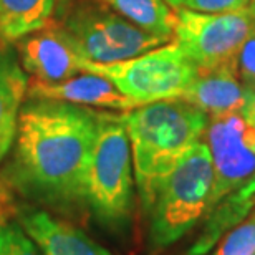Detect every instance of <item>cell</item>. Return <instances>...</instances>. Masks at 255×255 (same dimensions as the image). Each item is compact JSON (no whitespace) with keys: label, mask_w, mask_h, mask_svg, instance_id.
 Instances as JSON below:
<instances>
[{"label":"cell","mask_w":255,"mask_h":255,"mask_svg":"<svg viewBox=\"0 0 255 255\" xmlns=\"http://www.w3.org/2000/svg\"><path fill=\"white\" fill-rule=\"evenodd\" d=\"M255 207V179L249 184L242 186L241 189L234 191L219 201L209 211L207 222L204 224L201 236L187 255H207L211 249L219 242V239L226 236L227 231H232L242 221H246L249 214Z\"/></svg>","instance_id":"5bb4252c"},{"label":"cell","mask_w":255,"mask_h":255,"mask_svg":"<svg viewBox=\"0 0 255 255\" xmlns=\"http://www.w3.org/2000/svg\"><path fill=\"white\" fill-rule=\"evenodd\" d=\"M27 88V71L18 63L15 53L8 48H0V161L13 144Z\"/></svg>","instance_id":"4fadbf2b"},{"label":"cell","mask_w":255,"mask_h":255,"mask_svg":"<svg viewBox=\"0 0 255 255\" xmlns=\"http://www.w3.org/2000/svg\"><path fill=\"white\" fill-rule=\"evenodd\" d=\"M164 2H167V0H164Z\"/></svg>","instance_id":"603a6c76"},{"label":"cell","mask_w":255,"mask_h":255,"mask_svg":"<svg viewBox=\"0 0 255 255\" xmlns=\"http://www.w3.org/2000/svg\"><path fill=\"white\" fill-rule=\"evenodd\" d=\"M17 217L42 255H111L83 231L52 217L45 211L23 207Z\"/></svg>","instance_id":"7c38bea8"},{"label":"cell","mask_w":255,"mask_h":255,"mask_svg":"<svg viewBox=\"0 0 255 255\" xmlns=\"http://www.w3.org/2000/svg\"><path fill=\"white\" fill-rule=\"evenodd\" d=\"M58 27L81 58L101 65L125 62L171 42L95 0H81L63 10Z\"/></svg>","instance_id":"5b68a950"},{"label":"cell","mask_w":255,"mask_h":255,"mask_svg":"<svg viewBox=\"0 0 255 255\" xmlns=\"http://www.w3.org/2000/svg\"><path fill=\"white\" fill-rule=\"evenodd\" d=\"M214 186L211 152L202 139L196 142L162 182L149 214V241L166 249L186 236L209 212Z\"/></svg>","instance_id":"3957f363"},{"label":"cell","mask_w":255,"mask_h":255,"mask_svg":"<svg viewBox=\"0 0 255 255\" xmlns=\"http://www.w3.org/2000/svg\"><path fill=\"white\" fill-rule=\"evenodd\" d=\"M0 255H42L20 222L0 221Z\"/></svg>","instance_id":"ac0fdd59"},{"label":"cell","mask_w":255,"mask_h":255,"mask_svg":"<svg viewBox=\"0 0 255 255\" xmlns=\"http://www.w3.org/2000/svg\"><path fill=\"white\" fill-rule=\"evenodd\" d=\"M171 8H184L201 13H224L246 10L251 5V0H167Z\"/></svg>","instance_id":"d6986e66"},{"label":"cell","mask_w":255,"mask_h":255,"mask_svg":"<svg viewBox=\"0 0 255 255\" xmlns=\"http://www.w3.org/2000/svg\"><path fill=\"white\" fill-rule=\"evenodd\" d=\"M121 120L129 137L142 211L147 216L162 182L202 139L209 116L182 100H162L125 111Z\"/></svg>","instance_id":"7a4b0ae2"},{"label":"cell","mask_w":255,"mask_h":255,"mask_svg":"<svg viewBox=\"0 0 255 255\" xmlns=\"http://www.w3.org/2000/svg\"><path fill=\"white\" fill-rule=\"evenodd\" d=\"M214 167L209 211L219 201L255 179V128L241 113L209 118L204 131Z\"/></svg>","instance_id":"ba28073f"},{"label":"cell","mask_w":255,"mask_h":255,"mask_svg":"<svg viewBox=\"0 0 255 255\" xmlns=\"http://www.w3.org/2000/svg\"><path fill=\"white\" fill-rule=\"evenodd\" d=\"M78 65L80 71L96 73L113 81L121 93L139 105L181 100L197 76V66L176 42L120 63L101 65L80 57Z\"/></svg>","instance_id":"8992f818"},{"label":"cell","mask_w":255,"mask_h":255,"mask_svg":"<svg viewBox=\"0 0 255 255\" xmlns=\"http://www.w3.org/2000/svg\"><path fill=\"white\" fill-rule=\"evenodd\" d=\"M27 95L30 98L58 100L80 106H100L118 111H129L139 106V103L121 93L113 81L96 73L71 76L53 83L33 80L28 83Z\"/></svg>","instance_id":"30bf717a"},{"label":"cell","mask_w":255,"mask_h":255,"mask_svg":"<svg viewBox=\"0 0 255 255\" xmlns=\"http://www.w3.org/2000/svg\"><path fill=\"white\" fill-rule=\"evenodd\" d=\"M57 0H0V35L5 40H20L45 28Z\"/></svg>","instance_id":"9a60e30c"},{"label":"cell","mask_w":255,"mask_h":255,"mask_svg":"<svg viewBox=\"0 0 255 255\" xmlns=\"http://www.w3.org/2000/svg\"><path fill=\"white\" fill-rule=\"evenodd\" d=\"M249 10L255 15V0H251V5H249Z\"/></svg>","instance_id":"7402d4cb"},{"label":"cell","mask_w":255,"mask_h":255,"mask_svg":"<svg viewBox=\"0 0 255 255\" xmlns=\"http://www.w3.org/2000/svg\"><path fill=\"white\" fill-rule=\"evenodd\" d=\"M23 70L40 81H63L80 71V55L60 27H45L20 38Z\"/></svg>","instance_id":"9c48e42d"},{"label":"cell","mask_w":255,"mask_h":255,"mask_svg":"<svg viewBox=\"0 0 255 255\" xmlns=\"http://www.w3.org/2000/svg\"><path fill=\"white\" fill-rule=\"evenodd\" d=\"M237 65L242 81H255V33L247 38L241 48Z\"/></svg>","instance_id":"ffe728a7"},{"label":"cell","mask_w":255,"mask_h":255,"mask_svg":"<svg viewBox=\"0 0 255 255\" xmlns=\"http://www.w3.org/2000/svg\"><path fill=\"white\" fill-rule=\"evenodd\" d=\"M255 33V15L249 8L224 13H201L177 8L174 42L197 70L236 65L239 52Z\"/></svg>","instance_id":"52a82bcc"},{"label":"cell","mask_w":255,"mask_h":255,"mask_svg":"<svg viewBox=\"0 0 255 255\" xmlns=\"http://www.w3.org/2000/svg\"><path fill=\"white\" fill-rule=\"evenodd\" d=\"M211 255H255V212L229 231Z\"/></svg>","instance_id":"e0dca14e"},{"label":"cell","mask_w":255,"mask_h":255,"mask_svg":"<svg viewBox=\"0 0 255 255\" xmlns=\"http://www.w3.org/2000/svg\"><path fill=\"white\" fill-rule=\"evenodd\" d=\"M101 113L58 100L30 98L18 113L8 184L57 211L86 204V176Z\"/></svg>","instance_id":"6da1fadb"},{"label":"cell","mask_w":255,"mask_h":255,"mask_svg":"<svg viewBox=\"0 0 255 255\" xmlns=\"http://www.w3.org/2000/svg\"><path fill=\"white\" fill-rule=\"evenodd\" d=\"M244 91H246V103L241 115L249 125L255 128V81H244Z\"/></svg>","instance_id":"44dd1931"},{"label":"cell","mask_w":255,"mask_h":255,"mask_svg":"<svg viewBox=\"0 0 255 255\" xmlns=\"http://www.w3.org/2000/svg\"><path fill=\"white\" fill-rule=\"evenodd\" d=\"M182 101L196 106L209 118L241 113L246 103L244 81L239 73V65H226L214 70H197Z\"/></svg>","instance_id":"8fae6325"},{"label":"cell","mask_w":255,"mask_h":255,"mask_svg":"<svg viewBox=\"0 0 255 255\" xmlns=\"http://www.w3.org/2000/svg\"><path fill=\"white\" fill-rule=\"evenodd\" d=\"M147 32L171 40L174 37L176 12L164 0H95Z\"/></svg>","instance_id":"2e32d148"},{"label":"cell","mask_w":255,"mask_h":255,"mask_svg":"<svg viewBox=\"0 0 255 255\" xmlns=\"http://www.w3.org/2000/svg\"><path fill=\"white\" fill-rule=\"evenodd\" d=\"M86 204L106 227H123L131 216V144L121 115L101 113L86 176Z\"/></svg>","instance_id":"277c9868"}]
</instances>
